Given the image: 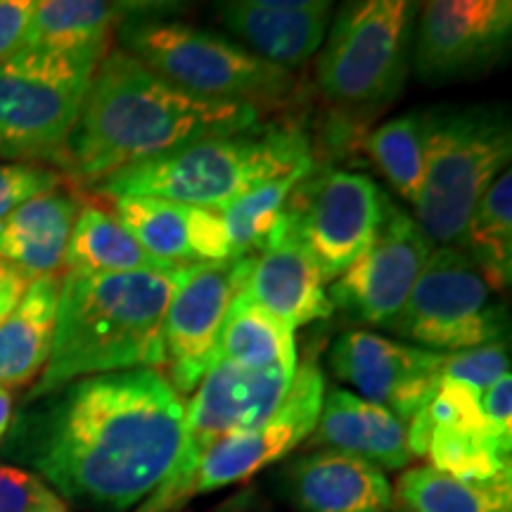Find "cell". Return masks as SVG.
I'll return each mask as SVG.
<instances>
[{
	"label": "cell",
	"mask_w": 512,
	"mask_h": 512,
	"mask_svg": "<svg viewBox=\"0 0 512 512\" xmlns=\"http://www.w3.org/2000/svg\"><path fill=\"white\" fill-rule=\"evenodd\" d=\"M434 245L413 216L387 202L366 252L330 283L332 309L373 328H392L418 283Z\"/></svg>",
	"instance_id": "cell-12"
},
{
	"label": "cell",
	"mask_w": 512,
	"mask_h": 512,
	"mask_svg": "<svg viewBox=\"0 0 512 512\" xmlns=\"http://www.w3.org/2000/svg\"><path fill=\"white\" fill-rule=\"evenodd\" d=\"M482 413L498 437L512 441V375L505 373L482 394Z\"/></svg>",
	"instance_id": "cell-36"
},
{
	"label": "cell",
	"mask_w": 512,
	"mask_h": 512,
	"mask_svg": "<svg viewBox=\"0 0 512 512\" xmlns=\"http://www.w3.org/2000/svg\"><path fill=\"white\" fill-rule=\"evenodd\" d=\"M309 439L311 446L358 456L380 470H401L413 460L408 425L387 408L347 389H325L316 430Z\"/></svg>",
	"instance_id": "cell-22"
},
{
	"label": "cell",
	"mask_w": 512,
	"mask_h": 512,
	"mask_svg": "<svg viewBox=\"0 0 512 512\" xmlns=\"http://www.w3.org/2000/svg\"><path fill=\"white\" fill-rule=\"evenodd\" d=\"M62 268H67V273L114 275L169 271L176 266L147 254L112 211L98 204H86L76 214Z\"/></svg>",
	"instance_id": "cell-26"
},
{
	"label": "cell",
	"mask_w": 512,
	"mask_h": 512,
	"mask_svg": "<svg viewBox=\"0 0 512 512\" xmlns=\"http://www.w3.org/2000/svg\"><path fill=\"white\" fill-rule=\"evenodd\" d=\"M505 373H510L508 342L496 339L482 347L448 354L441 368V380L463 384L465 389L482 396Z\"/></svg>",
	"instance_id": "cell-32"
},
{
	"label": "cell",
	"mask_w": 512,
	"mask_h": 512,
	"mask_svg": "<svg viewBox=\"0 0 512 512\" xmlns=\"http://www.w3.org/2000/svg\"><path fill=\"white\" fill-rule=\"evenodd\" d=\"M285 491L299 512H389L394 491L368 460L318 448L287 463Z\"/></svg>",
	"instance_id": "cell-20"
},
{
	"label": "cell",
	"mask_w": 512,
	"mask_h": 512,
	"mask_svg": "<svg viewBox=\"0 0 512 512\" xmlns=\"http://www.w3.org/2000/svg\"><path fill=\"white\" fill-rule=\"evenodd\" d=\"M79 209V200L60 188L24 202L0 221V264L29 283L60 273Z\"/></svg>",
	"instance_id": "cell-24"
},
{
	"label": "cell",
	"mask_w": 512,
	"mask_h": 512,
	"mask_svg": "<svg viewBox=\"0 0 512 512\" xmlns=\"http://www.w3.org/2000/svg\"><path fill=\"white\" fill-rule=\"evenodd\" d=\"M249 268L252 256L181 266L162 325L166 380L178 394L195 392L214 366L216 339L230 304L247 283Z\"/></svg>",
	"instance_id": "cell-11"
},
{
	"label": "cell",
	"mask_w": 512,
	"mask_h": 512,
	"mask_svg": "<svg viewBox=\"0 0 512 512\" xmlns=\"http://www.w3.org/2000/svg\"><path fill=\"white\" fill-rule=\"evenodd\" d=\"M67 508L34 472L0 463V512H55Z\"/></svg>",
	"instance_id": "cell-34"
},
{
	"label": "cell",
	"mask_w": 512,
	"mask_h": 512,
	"mask_svg": "<svg viewBox=\"0 0 512 512\" xmlns=\"http://www.w3.org/2000/svg\"><path fill=\"white\" fill-rule=\"evenodd\" d=\"M297 370H245L214 361L183 411L181 451L164 484L136 512H169L183 505V491L216 441L264 422L278 411Z\"/></svg>",
	"instance_id": "cell-10"
},
{
	"label": "cell",
	"mask_w": 512,
	"mask_h": 512,
	"mask_svg": "<svg viewBox=\"0 0 512 512\" xmlns=\"http://www.w3.org/2000/svg\"><path fill=\"white\" fill-rule=\"evenodd\" d=\"M325 396V377L313 361L297 366L292 387L278 411L252 430L216 441L185 486L183 503L226 486L242 484L256 472L290 456L316 430Z\"/></svg>",
	"instance_id": "cell-15"
},
{
	"label": "cell",
	"mask_w": 512,
	"mask_h": 512,
	"mask_svg": "<svg viewBox=\"0 0 512 512\" xmlns=\"http://www.w3.org/2000/svg\"><path fill=\"white\" fill-rule=\"evenodd\" d=\"M446 356L394 342L375 332L351 330L332 344L330 366L358 396L387 408L408 425L439 392Z\"/></svg>",
	"instance_id": "cell-17"
},
{
	"label": "cell",
	"mask_w": 512,
	"mask_h": 512,
	"mask_svg": "<svg viewBox=\"0 0 512 512\" xmlns=\"http://www.w3.org/2000/svg\"><path fill=\"white\" fill-rule=\"evenodd\" d=\"M12 420V394L10 389L0 387V439L5 437Z\"/></svg>",
	"instance_id": "cell-38"
},
{
	"label": "cell",
	"mask_w": 512,
	"mask_h": 512,
	"mask_svg": "<svg viewBox=\"0 0 512 512\" xmlns=\"http://www.w3.org/2000/svg\"><path fill=\"white\" fill-rule=\"evenodd\" d=\"M178 273H64L53 349L29 401L81 377L166 366L162 325Z\"/></svg>",
	"instance_id": "cell-3"
},
{
	"label": "cell",
	"mask_w": 512,
	"mask_h": 512,
	"mask_svg": "<svg viewBox=\"0 0 512 512\" xmlns=\"http://www.w3.org/2000/svg\"><path fill=\"white\" fill-rule=\"evenodd\" d=\"M418 3L354 0L337 10L316 60L320 93L344 110H380L406 86Z\"/></svg>",
	"instance_id": "cell-7"
},
{
	"label": "cell",
	"mask_w": 512,
	"mask_h": 512,
	"mask_svg": "<svg viewBox=\"0 0 512 512\" xmlns=\"http://www.w3.org/2000/svg\"><path fill=\"white\" fill-rule=\"evenodd\" d=\"M93 74L29 48L0 62V162L60 164Z\"/></svg>",
	"instance_id": "cell-8"
},
{
	"label": "cell",
	"mask_w": 512,
	"mask_h": 512,
	"mask_svg": "<svg viewBox=\"0 0 512 512\" xmlns=\"http://www.w3.org/2000/svg\"><path fill=\"white\" fill-rule=\"evenodd\" d=\"M31 420L29 458L55 494L105 512L136 510L181 451V394L152 368L81 377Z\"/></svg>",
	"instance_id": "cell-1"
},
{
	"label": "cell",
	"mask_w": 512,
	"mask_h": 512,
	"mask_svg": "<svg viewBox=\"0 0 512 512\" xmlns=\"http://www.w3.org/2000/svg\"><path fill=\"white\" fill-rule=\"evenodd\" d=\"M55 512H69L67 508H60V510H55Z\"/></svg>",
	"instance_id": "cell-39"
},
{
	"label": "cell",
	"mask_w": 512,
	"mask_h": 512,
	"mask_svg": "<svg viewBox=\"0 0 512 512\" xmlns=\"http://www.w3.org/2000/svg\"><path fill=\"white\" fill-rule=\"evenodd\" d=\"M392 491L399 512H512V477L470 482L422 465L403 472Z\"/></svg>",
	"instance_id": "cell-29"
},
{
	"label": "cell",
	"mask_w": 512,
	"mask_h": 512,
	"mask_svg": "<svg viewBox=\"0 0 512 512\" xmlns=\"http://www.w3.org/2000/svg\"><path fill=\"white\" fill-rule=\"evenodd\" d=\"M214 361L245 370H297L299 366L294 332L245 292L230 304L216 339Z\"/></svg>",
	"instance_id": "cell-28"
},
{
	"label": "cell",
	"mask_w": 512,
	"mask_h": 512,
	"mask_svg": "<svg viewBox=\"0 0 512 512\" xmlns=\"http://www.w3.org/2000/svg\"><path fill=\"white\" fill-rule=\"evenodd\" d=\"M501 294L512 280V174L505 169L477 202L460 245Z\"/></svg>",
	"instance_id": "cell-30"
},
{
	"label": "cell",
	"mask_w": 512,
	"mask_h": 512,
	"mask_svg": "<svg viewBox=\"0 0 512 512\" xmlns=\"http://www.w3.org/2000/svg\"><path fill=\"white\" fill-rule=\"evenodd\" d=\"M62 183L60 171L46 164L3 162L0 164V221L24 202L34 200L43 192L57 190Z\"/></svg>",
	"instance_id": "cell-33"
},
{
	"label": "cell",
	"mask_w": 512,
	"mask_h": 512,
	"mask_svg": "<svg viewBox=\"0 0 512 512\" xmlns=\"http://www.w3.org/2000/svg\"><path fill=\"white\" fill-rule=\"evenodd\" d=\"M463 247H434L396 320V335L434 354H458L503 339L505 306Z\"/></svg>",
	"instance_id": "cell-9"
},
{
	"label": "cell",
	"mask_w": 512,
	"mask_h": 512,
	"mask_svg": "<svg viewBox=\"0 0 512 512\" xmlns=\"http://www.w3.org/2000/svg\"><path fill=\"white\" fill-rule=\"evenodd\" d=\"M368 155L408 204H418L425 183V136L420 112L401 114L377 126L366 140Z\"/></svg>",
	"instance_id": "cell-31"
},
{
	"label": "cell",
	"mask_w": 512,
	"mask_h": 512,
	"mask_svg": "<svg viewBox=\"0 0 512 512\" xmlns=\"http://www.w3.org/2000/svg\"><path fill=\"white\" fill-rule=\"evenodd\" d=\"M145 5L117 27L121 50L171 86L204 100L261 105L292 93L294 76L226 36L147 15Z\"/></svg>",
	"instance_id": "cell-6"
},
{
	"label": "cell",
	"mask_w": 512,
	"mask_h": 512,
	"mask_svg": "<svg viewBox=\"0 0 512 512\" xmlns=\"http://www.w3.org/2000/svg\"><path fill=\"white\" fill-rule=\"evenodd\" d=\"M60 285V275L31 280L0 323V387H24L41 377L53 349Z\"/></svg>",
	"instance_id": "cell-25"
},
{
	"label": "cell",
	"mask_w": 512,
	"mask_h": 512,
	"mask_svg": "<svg viewBox=\"0 0 512 512\" xmlns=\"http://www.w3.org/2000/svg\"><path fill=\"white\" fill-rule=\"evenodd\" d=\"M219 17L242 48L294 72L313 60L330 29V0H230L219 5Z\"/></svg>",
	"instance_id": "cell-18"
},
{
	"label": "cell",
	"mask_w": 512,
	"mask_h": 512,
	"mask_svg": "<svg viewBox=\"0 0 512 512\" xmlns=\"http://www.w3.org/2000/svg\"><path fill=\"white\" fill-rule=\"evenodd\" d=\"M36 0H0V62L24 48Z\"/></svg>",
	"instance_id": "cell-35"
},
{
	"label": "cell",
	"mask_w": 512,
	"mask_h": 512,
	"mask_svg": "<svg viewBox=\"0 0 512 512\" xmlns=\"http://www.w3.org/2000/svg\"><path fill=\"white\" fill-rule=\"evenodd\" d=\"M389 197L363 174L313 171L294 190L292 219L325 285L337 280L366 252L380 228Z\"/></svg>",
	"instance_id": "cell-13"
},
{
	"label": "cell",
	"mask_w": 512,
	"mask_h": 512,
	"mask_svg": "<svg viewBox=\"0 0 512 512\" xmlns=\"http://www.w3.org/2000/svg\"><path fill=\"white\" fill-rule=\"evenodd\" d=\"M27 287L29 280L24 275H19L15 268L0 264V323L19 304V299L24 297Z\"/></svg>",
	"instance_id": "cell-37"
},
{
	"label": "cell",
	"mask_w": 512,
	"mask_h": 512,
	"mask_svg": "<svg viewBox=\"0 0 512 512\" xmlns=\"http://www.w3.org/2000/svg\"><path fill=\"white\" fill-rule=\"evenodd\" d=\"M138 8L102 0H41L31 17L24 48L62 57L95 72L110 53L119 24Z\"/></svg>",
	"instance_id": "cell-23"
},
{
	"label": "cell",
	"mask_w": 512,
	"mask_h": 512,
	"mask_svg": "<svg viewBox=\"0 0 512 512\" xmlns=\"http://www.w3.org/2000/svg\"><path fill=\"white\" fill-rule=\"evenodd\" d=\"M408 444L415 456L458 479L491 482L512 477V441L491 430L482 413V396L463 384L441 380L430 406L408 422Z\"/></svg>",
	"instance_id": "cell-16"
},
{
	"label": "cell",
	"mask_w": 512,
	"mask_h": 512,
	"mask_svg": "<svg viewBox=\"0 0 512 512\" xmlns=\"http://www.w3.org/2000/svg\"><path fill=\"white\" fill-rule=\"evenodd\" d=\"M313 171V157L287 174L247 190L221 209L233 256H256L275 245L292 228L294 190Z\"/></svg>",
	"instance_id": "cell-27"
},
{
	"label": "cell",
	"mask_w": 512,
	"mask_h": 512,
	"mask_svg": "<svg viewBox=\"0 0 512 512\" xmlns=\"http://www.w3.org/2000/svg\"><path fill=\"white\" fill-rule=\"evenodd\" d=\"M107 202L121 226L159 261L192 266L233 256L219 211L152 197H114Z\"/></svg>",
	"instance_id": "cell-19"
},
{
	"label": "cell",
	"mask_w": 512,
	"mask_h": 512,
	"mask_svg": "<svg viewBox=\"0 0 512 512\" xmlns=\"http://www.w3.org/2000/svg\"><path fill=\"white\" fill-rule=\"evenodd\" d=\"M311 157L302 128H261L188 143L133 164L93 185L105 200L152 197L190 207L226 209L247 190L292 171Z\"/></svg>",
	"instance_id": "cell-4"
},
{
	"label": "cell",
	"mask_w": 512,
	"mask_h": 512,
	"mask_svg": "<svg viewBox=\"0 0 512 512\" xmlns=\"http://www.w3.org/2000/svg\"><path fill=\"white\" fill-rule=\"evenodd\" d=\"M425 183L415 223L434 247L460 245L477 202L510 169L512 128L501 105H446L420 112Z\"/></svg>",
	"instance_id": "cell-5"
},
{
	"label": "cell",
	"mask_w": 512,
	"mask_h": 512,
	"mask_svg": "<svg viewBox=\"0 0 512 512\" xmlns=\"http://www.w3.org/2000/svg\"><path fill=\"white\" fill-rule=\"evenodd\" d=\"M259 117L245 102L195 98L117 48L95 69L60 166L95 185L195 140L252 131Z\"/></svg>",
	"instance_id": "cell-2"
},
{
	"label": "cell",
	"mask_w": 512,
	"mask_h": 512,
	"mask_svg": "<svg viewBox=\"0 0 512 512\" xmlns=\"http://www.w3.org/2000/svg\"><path fill=\"white\" fill-rule=\"evenodd\" d=\"M510 36V0H432L418 8L411 64L425 83L467 79L501 62Z\"/></svg>",
	"instance_id": "cell-14"
},
{
	"label": "cell",
	"mask_w": 512,
	"mask_h": 512,
	"mask_svg": "<svg viewBox=\"0 0 512 512\" xmlns=\"http://www.w3.org/2000/svg\"><path fill=\"white\" fill-rule=\"evenodd\" d=\"M294 221V219H292ZM242 292L280 318L292 332L332 316V302L316 259L292 228L275 245L252 256Z\"/></svg>",
	"instance_id": "cell-21"
}]
</instances>
